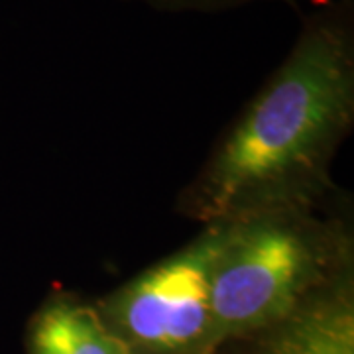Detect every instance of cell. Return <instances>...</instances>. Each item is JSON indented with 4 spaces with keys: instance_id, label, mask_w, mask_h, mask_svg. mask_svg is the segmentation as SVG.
I'll return each mask as SVG.
<instances>
[{
    "instance_id": "1",
    "label": "cell",
    "mask_w": 354,
    "mask_h": 354,
    "mask_svg": "<svg viewBox=\"0 0 354 354\" xmlns=\"http://www.w3.org/2000/svg\"><path fill=\"white\" fill-rule=\"evenodd\" d=\"M353 122V4L337 0L305 18L283 62L183 191L179 209L205 227L315 205Z\"/></svg>"
},
{
    "instance_id": "2",
    "label": "cell",
    "mask_w": 354,
    "mask_h": 354,
    "mask_svg": "<svg viewBox=\"0 0 354 354\" xmlns=\"http://www.w3.org/2000/svg\"><path fill=\"white\" fill-rule=\"evenodd\" d=\"M293 205L228 221L213 274V341L254 337L353 270L344 228Z\"/></svg>"
},
{
    "instance_id": "3",
    "label": "cell",
    "mask_w": 354,
    "mask_h": 354,
    "mask_svg": "<svg viewBox=\"0 0 354 354\" xmlns=\"http://www.w3.org/2000/svg\"><path fill=\"white\" fill-rule=\"evenodd\" d=\"M228 221L205 225L95 307L134 354H213V274Z\"/></svg>"
},
{
    "instance_id": "4",
    "label": "cell",
    "mask_w": 354,
    "mask_h": 354,
    "mask_svg": "<svg viewBox=\"0 0 354 354\" xmlns=\"http://www.w3.org/2000/svg\"><path fill=\"white\" fill-rule=\"evenodd\" d=\"M353 270L266 335L260 354H354Z\"/></svg>"
},
{
    "instance_id": "5",
    "label": "cell",
    "mask_w": 354,
    "mask_h": 354,
    "mask_svg": "<svg viewBox=\"0 0 354 354\" xmlns=\"http://www.w3.org/2000/svg\"><path fill=\"white\" fill-rule=\"evenodd\" d=\"M28 354H134L114 333L95 304L67 293L46 299L30 319Z\"/></svg>"
},
{
    "instance_id": "6",
    "label": "cell",
    "mask_w": 354,
    "mask_h": 354,
    "mask_svg": "<svg viewBox=\"0 0 354 354\" xmlns=\"http://www.w3.org/2000/svg\"><path fill=\"white\" fill-rule=\"evenodd\" d=\"M134 2H142L158 10H169V12H216V10L239 8L260 0H134Z\"/></svg>"
}]
</instances>
